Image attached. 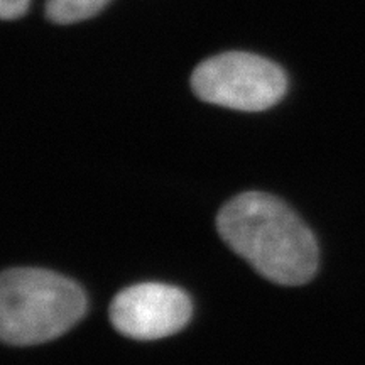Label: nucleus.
I'll return each instance as SVG.
<instances>
[{"mask_svg":"<svg viewBox=\"0 0 365 365\" xmlns=\"http://www.w3.org/2000/svg\"><path fill=\"white\" fill-rule=\"evenodd\" d=\"M85 309L83 289L61 274L16 267L0 276V339L9 345L58 339L81 319Z\"/></svg>","mask_w":365,"mask_h":365,"instance_id":"f03ea898","label":"nucleus"},{"mask_svg":"<svg viewBox=\"0 0 365 365\" xmlns=\"http://www.w3.org/2000/svg\"><path fill=\"white\" fill-rule=\"evenodd\" d=\"M191 88L207 103L242 112H262L284 98L287 76L271 59L230 51L200 63L191 75Z\"/></svg>","mask_w":365,"mask_h":365,"instance_id":"7ed1b4c3","label":"nucleus"},{"mask_svg":"<svg viewBox=\"0 0 365 365\" xmlns=\"http://www.w3.org/2000/svg\"><path fill=\"white\" fill-rule=\"evenodd\" d=\"M191 318L190 296L180 287L140 282L113 298L110 319L115 330L135 340H158L180 331Z\"/></svg>","mask_w":365,"mask_h":365,"instance_id":"20e7f679","label":"nucleus"},{"mask_svg":"<svg viewBox=\"0 0 365 365\" xmlns=\"http://www.w3.org/2000/svg\"><path fill=\"white\" fill-rule=\"evenodd\" d=\"M217 228L228 247L276 284H304L317 272V239L276 196L261 191L237 195L222 207Z\"/></svg>","mask_w":365,"mask_h":365,"instance_id":"f257e3e1","label":"nucleus"},{"mask_svg":"<svg viewBox=\"0 0 365 365\" xmlns=\"http://www.w3.org/2000/svg\"><path fill=\"white\" fill-rule=\"evenodd\" d=\"M110 0H46V17L54 24H75L95 17Z\"/></svg>","mask_w":365,"mask_h":365,"instance_id":"39448f33","label":"nucleus"},{"mask_svg":"<svg viewBox=\"0 0 365 365\" xmlns=\"http://www.w3.org/2000/svg\"><path fill=\"white\" fill-rule=\"evenodd\" d=\"M31 0H0V17L4 21H14L24 16Z\"/></svg>","mask_w":365,"mask_h":365,"instance_id":"423d86ee","label":"nucleus"}]
</instances>
